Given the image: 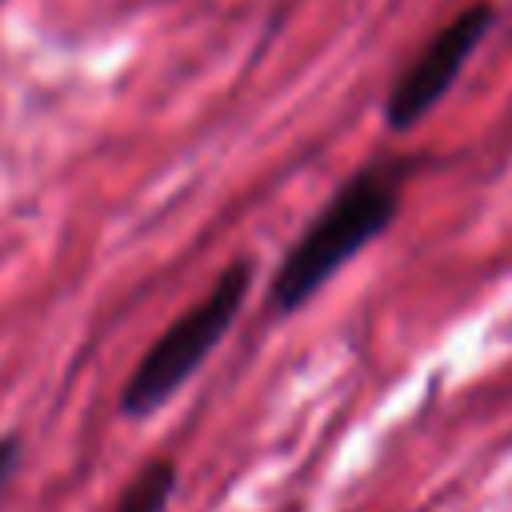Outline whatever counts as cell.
<instances>
[{
    "label": "cell",
    "mask_w": 512,
    "mask_h": 512,
    "mask_svg": "<svg viewBox=\"0 0 512 512\" xmlns=\"http://www.w3.org/2000/svg\"><path fill=\"white\" fill-rule=\"evenodd\" d=\"M400 212V184L388 168L372 164L348 176L332 200L296 236L268 284V308L276 316L300 312L348 260L380 240Z\"/></svg>",
    "instance_id": "obj_1"
},
{
    "label": "cell",
    "mask_w": 512,
    "mask_h": 512,
    "mask_svg": "<svg viewBox=\"0 0 512 512\" xmlns=\"http://www.w3.org/2000/svg\"><path fill=\"white\" fill-rule=\"evenodd\" d=\"M252 276L256 264L252 260H232L208 288L204 300H196L192 308H184L140 356V364L128 372L124 388H120V416L124 420H148L160 404H168L188 376L212 356V348L224 340V332L232 328V320L240 316L248 292H252Z\"/></svg>",
    "instance_id": "obj_2"
},
{
    "label": "cell",
    "mask_w": 512,
    "mask_h": 512,
    "mask_svg": "<svg viewBox=\"0 0 512 512\" xmlns=\"http://www.w3.org/2000/svg\"><path fill=\"white\" fill-rule=\"evenodd\" d=\"M496 28V4L476 0L460 8L396 76L388 100H384V124L392 132H412L460 80L464 64L476 56L484 36Z\"/></svg>",
    "instance_id": "obj_3"
},
{
    "label": "cell",
    "mask_w": 512,
    "mask_h": 512,
    "mask_svg": "<svg viewBox=\"0 0 512 512\" xmlns=\"http://www.w3.org/2000/svg\"><path fill=\"white\" fill-rule=\"evenodd\" d=\"M176 480H180L176 460L156 456V460L140 464L136 476L120 488L112 512H164L172 504V496H176Z\"/></svg>",
    "instance_id": "obj_4"
},
{
    "label": "cell",
    "mask_w": 512,
    "mask_h": 512,
    "mask_svg": "<svg viewBox=\"0 0 512 512\" xmlns=\"http://www.w3.org/2000/svg\"><path fill=\"white\" fill-rule=\"evenodd\" d=\"M20 460H24V444H20V436H0V492H4L8 480L16 476Z\"/></svg>",
    "instance_id": "obj_5"
}]
</instances>
